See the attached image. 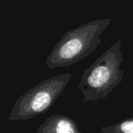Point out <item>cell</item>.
<instances>
[{
    "mask_svg": "<svg viewBox=\"0 0 133 133\" xmlns=\"http://www.w3.org/2000/svg\"><path fill=\"white\" fill-rule=\"evenodd\" d=\"M111 18L97 19L69 30L48 55V69L69 67L92 54L101 44V35L111 24Z\"/></svg>",
    "mask_w": 133,
    "mask_h": 133,
    "instance_id": "obj_1",
    "label": "cell"
},
{
    "mask_svg": "<svg viewBox=\"0 0 133 133\" xmlns=\"http://www.w3.org/2000/svg\"><path fill=\"white\" fill-rule=\"evenodd\" d=\"M131 1H133V0H131Z\"/></svg>",
    "mask_w": 133,
    "mask_h": 133,
    "instance_id": "obj_6",
    "label": "cell"
},
{
    "mask_svg": "<svg viewBox=\"0 0 133 133\" xmlns=\"http://www.w3.org/2000/svg\"><path fill=\"white\" fill-rule=\"evenodd\" d=\"M71 78L70 72L59 74L30 89L16 101L8 120L26 121L45 113L63 93Z\"/></svg>",
    "mask_w": 133,
    "mask_h": 133,
    "instance_id": "obj_3",
    "label": "cell"
},
{
    "mask_svg": "<svg viewBox=\"0 0 133 133\" xmlns=\"http://www.w3.org/2000/svg\"><path fill=\"white\" fill-rule=\"evenodd\" d=\"M36 133H82L75 121L62 115H52L37 128Z\"/></svg>",
    "mask_w": 133,
    "mask_h": 133,
    "instance_id": "obj_4",
    "label": "cell"
},
{
    "mask_svg": "<svg viewBox=\"0 0 133 133\" xmlns=\"http://www.w3.org/2000/svg\"><path fill=\"white\" fill-rule=\"evenodd\" d=\"M101 133H133V118H127L115 125L101 127Z\"/></svg>",
    "mask_w": 133,
    "mask_h": 133,
    "instance_id": "obj_5",
    "label": "cell"
},
{
    "mask_svg": "<svg viewBox=\"0 0 133 133\" xmlns=\"http://www.w3.org/2000/svg\"><path fill=\"white\" fill-rule=\"evenodd\" d=\"M122 43V40L116 41L84 70L78 86L83 102L104 99L121 83L124 76Z\"/></svg>",
    "mask_w": 133,
    "mask_h": 133,
    "instance_id": "obj_2",
    "label": "cell"
}]
</instances>
